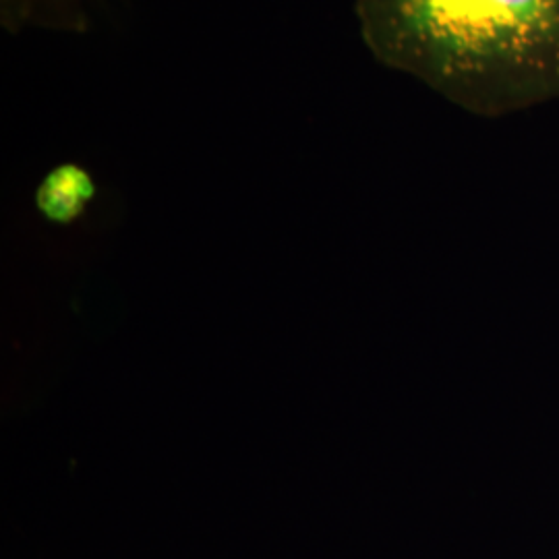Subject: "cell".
Returning a JSON list of instances; mask_svg holds the SVG:
<instances>
[{"instance_id":"obj_1","label":"cell","mask_w":559,"mask_h":559,"mask_svg":"<svg viewBox=\"0 0 559 559\" xmlns=\"http://www.w3.org/2000/svg\"><path fill=\"white\" fill-rule=\"evenodd\" d=\"M381 67L480 119L559 100V0H355Z\"/></svg>"},{"instance_id":"obj_2","label":"cell","mask_w":559,"mask_h":559,"mask_svg":"<svg viewBox=\"0 0 559 559\" xmlns=\"http://www.w3.org/2000/svg\"><path fill=\"white\" fill-rule=\"evenodd\" d=\"M108 0H0V23L9 34H87Z\"/></svg>"},{"instance_id":"obj_3","label":"cell","mask_w":559,"mask_h":559,"mask_svg":"<svg viewBox=\"0 0 559 559\" xmlns=\"http://www.w3.org/2000/svg\"><path fill=\"white\" fill-rule=\"evenodd\" d=\"M96 198L92 175L73 162L55 166L36 189V207L44 221L52 224H73L80 221L87 205Z\"/></svg>"}]
</instances>
